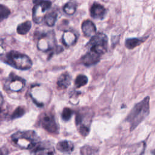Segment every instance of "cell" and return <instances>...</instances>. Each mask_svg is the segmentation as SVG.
<instances>
[{"label": "cell", "instance_id": "obj_1", "mask_svg": "<svg viewBox=\"0 0 155 155\" xmlns=\"http://www.w3.org/2000/svg\"><path fill=\"white\" fill-rule=\"evenodd\" d=\"M150 111V97H145L142 101L134 105L129 114L126 121L130 125V131L134 130L148 116Z\"/></svg>", "mask_w": 155, "mask_h": 155}, {"label": "cell", "instance_id": "obj_3", "mask_svg": "<svg viewBox=\"0 0 155 155\" xmlns=\"http://www.w3.org/2000/svg\"><path fill=\"white\" fill-rule=\"evenodd\" d=\"M4 61L10 66L22 70H28L32 66V61L27 55L15 51L8 53Z\"/></svg>", "mask_w": 155, "mask_h": 155}, {"label": "cell", "instance_id": "obj_17", "mask_svg": "<svg viewBox=\"0 0 155 155\" xmlns=\"http://www.w3.org/2000/svg\"><path fill=\"white\" fill-rule=\"evenodd\" d=\"M146 38H128L125 41V45L129 49H133L145 42Z\"/></svg>", "mask_w": 155, "mask_h": 155}, {"label": "cell", "instance_id": "obj_8", "mask_svg": "<svg viewBox=\"0 0 155 155\" xmlns=\"http://www.w3.org/2000/svg\"><path fill=\"white\" fill-rule=\"evenodd\" d=\"M41 126L48 132L53 134L58 133L59 127L54 116L50 113H44L41 117Z\"/></svg>", "mask_w": 155, "mask_h": 155}, {"label": "cell", "instance_id": "obj_4", "mask_svg": "<svg viewBox=\"0 0 155 155\" xmlns=\"http://www.w3.org/2000/svg\"><path fill=\"white\" fill-rule=\"evenodd\" d=\"M108 38L102 33H98L91 37L86 47L90 50L99 54H104L107 50Z\"/></svg>", "mask_w": 155, "mask_h": 155}, {"label": "cell", "instance_id": "obj_5", "mask_svg": "<svg viewBox=\"0 0 155 155\" xmlns=\"http://www.w3.org/2000/svg\"><path fill=\"white\" fill-rule=\"evenodd\" d=\"M32 17L33 21L40 24L44 19L45 12L51 8V2L48 0H33Z\"/></svg>", "mask_w": 155, "mask_h": 155}, {"label": "cell", "instance_id": "obj_18", "mask_svg": "<svg viewBox=\"0 0 155 155\" xmlns=\"http://www.w3.org/2000/svg\"><path fill=\"white\" fill-rule=\"evenodd\" d=\"M77 6L78 3L76 0H69L63 7V10L66 14L72 15L75 13Z\"/></svg>", "mask_w": 155, "mask_h": 155}, {"label": "cell", "instance_id": "obj_24", "mask_svg": "<svg viewBox=\"0 0 155 155\" xmlns=\"http://www.w3.org/2000/svg\"><path fill=\"white\" fill-rule=\"evenodd\" d=\"M25 110L23 107H18L13 111V114L11 116V118L12 119H16V118L21 117L25 114Z\"/></svg>", "mask_w": 155, "mask_h": 155}, {"label": "cell", "instance_id": "obj_10", "mask_svg": "<svg viewBox=\"0 0 155 155\" xmlns=\"http://www.w3.org/2000/svg\"><path fill=\"white\" fill-rule=\"evenodd\" d=\"M31 153L35 154H53V148L45 142H38L31 149Z\"/></svg>", "mask_w": 155, "mask_h": 155}, {"label": "cell", "instance_id": "obj_7", "mask_svg": "<svg viewBox=\"0 0 155 155\" xmlns=\"http://www.w3.org/2000/svg\"><path fill=\"white\" fill-rule=\"evenodd\" d=\"M55 43L56 40L53 32L41 33L37 42V47L41 51H47L54 47Z\"/></svg>", "mask_w": 155, "mask_h": 155}, {"label": "cell", "instance_id": "obj_15", "mask_svg": "<svg viewBox=\"0 0 155 155\" xmlns=\"http://www.w3.org/2000/svg\"><path fill=\"white\" fill-rule=\"evenodd\" d=\"M71 76L69 73L65 72L62 73L58 78L57 81V86L61 89H66L71 84Z\"/></svg>", "mask_w": 155, "mask_h": 155}, {"label": "cell", "instance_id": "obj_6", "mask_svg": "<svg viewBox=\"0 0 155 155\" xmlns=\"http://www.w3.org/2000/svg\"><path fill=\"white\" fill-rule=\"evenodd\" d=\"M87 111H79L76 113V124L79 133L83 136H87L90 132V116H87Z\"/></svg>", "mask_w": 155, "mask_h": 155}, {"label": "cell", "instance_id": "obj_19", "mask_svg": "<svg viewBox=\"0 0 155 155\" xmlns=\"http://www.w3.org/2000/svg\"><path fill=\"white\" fill-rule=\"evenodd\" d=\"M58 17V13L56 11H52L45 15L44 20L45 24L49 26L52 27L54 25Z\"/></svg>", "mask_w": 155, "mask_h": 155}, {"label": "cell", "instance_id": "obj_20", "mask_svg": "<svg viewBox=\"0 0 155 155\" xmlns=\"http://www.w3.org/2000/svg\"><path fill=\"white\" fill-rule=\"evenodd\" d=\"M31 27V22L30 21H27L18 25L16 28V31L18 34L24 35L27 34L30 31Z\"/></svg>", "mask_w": 155, "mask_h": 155}, {"label": "cell", "instance_id": "obj_12", "mask_svg": "<svg viewBox=\"0 0 155 155\" xmlns=\"http://www.w3.org/2000/svg\"><path fill=\"white\" fill-rule=\"evenodd\" d=\"M10 77V82L8 84V88L13 91H21L25 85V81L16 76H13Z\"/></svg>", "mask_w": 155, "mask_h": 155}, {"label": "cell", "instance_id": "obj_26", "mask_svg": "<svg viewBox=\"0 0 155 155\" xmlns=\"http://www.w3.org/2000/svg\"><path fill=\"white\" fill-rule=\"evenodd\" d=\"M3 54V48H2L1 46H0V55Z\"/></svg>", "mask_w": 155, "mask_h": 155}, {"label": "cell", "instance_id": "obj_22", "mask_svg": "<svg viewBox=\"0 0 155 155\" xmlns=\"http://www.w3.org/2000/svg\"><path fill=\"white\" fill-rule=\"evenodd\" d=\"M10 14V9L5 5L0 4V22L7 19Z\"/></svg>", "mask_w": 155, "mask_h": 155}, {"label": "cell", "instance_id": "obj_23", "mask_svg": "<svg viewBox=\"0 0 155 155\" xmlns=\"http://www.w3.org/2000/svg\"><path fill=\"white\" fill-rule=\"evenodd\" d=\"M97 149L90 146H84L81 148V152L82 154H94L97 153Z\"/></svg>", "mask_w": 155, "mask_h": 155}, {"label": "cell", "instance_id": "obj_14", "mask_svg": "<svg viewBox=\"0 0 155 155\" xmlns=\"http://www.w3.org/2000/svg\"><path fill=\"white\" fill-rule=\"evenodd\" d=\"M77 41L76 35L71 31H65L62 36V42L64 45L70 47L76 44Z\"/></svg>", "mask_w": 155, "mask_h": 155}, {"label": "cell", "instance_id": "obj_2", "mask_svg": "<svg viewBox=\"0 0 155 155\" xmlns=\"http://www.w3.org/2000/svg\"><path fill=\"white\" fill-rule=\"evenodd\" d=\"M11 139L17 147L22 149H31L39 142V137L33 130L17 131L12 135Z\"/></svg>", "mask_w": 155, "mask_h": 155}, {"label": "cell", "instance_id": "obj_21", "mask_svg": "<svg viewBox=\"0 0 155 155\" xmlns=\"http://www.w3.org/2000/svg\"><path fill=\"white\" fill-rule=\"evenodd\" d=\"M88 82V78L85 75L79 74L78 75L75 81H74V85L76 88H81L84 85H85Z\"/></svg>", "mask_w": 155, "mask_h": 155}, {"label": "cell", "instance_id": "obj_13", "mask_svg": "<svg viewBox=\"0 0 155 155\" xmlns=\"http://www.w3.org/2000/svg\"><path fill=\"white\" fill-rule=\"evenodd\" d=\"M82 31L86 37H92L96 34V27L90 20H85L82 24Z\"/></svg>", "mask_w": 155, "mask_h": 155}, {"label": "cell", "instance_id": "obj_25", "mask_svg": "<svg viewBox=\"0 0 155 155\" xmlns=\"http://www.w3.org/2000/svg\"><path fill=\"white\" fill-rule=\"evenodd\" d=\"M73 110L68 107H65L64 108L62 114H61V117L62 119L65 120V121H68L73 115Z\"/></svg>", "mask_w": 155, "mask_h": 155}, {"label": "cell", "instance_id": "obj_9", "mask_svg": "<svg viewBox=\"0 0 155 155\" xmlns=\"http://www.w3.org/2000/svg\"><path fill=\"white\" fill-rule=\"evenodd\" d=\"M91 16L96 19L102 20L107 15L106 8L97 2H94L90 10Z\"/></svg>", "mask_w": 155, "mask_h": 155}, {"label": "cell", "instance_id": "obj_16", "mask_svg": "<svg viewBox=\"0 0 155 155\" xmlns=\"http://www.w3.org/2000/svg\"><path fill=\"white\" fill-rule=\"evenodd\" d=\"M74 144L68 140H62L56 145V148L58 151L63 153H70L74 150Z\"/></svg>", "mask_w": 155, "mask_h": 155}, {"label": "cell", "instance_id": "obj_28", "mask_svg": "<svg viewBox=\"0 0 155 155\" xmlns=\"http://www.w3.org/2000/svg\"><path fill=\"white\" fill-rule=\"evenodd\" d=\"M0 99H1V96H0Z\"/></svg>", "mask_w": 155, "mask_h": 155}, {"label": "cell", "instance_id": "obj_11", "mask_svg": "<svg viewBox=\"0 0 155 155\" xmlns=\"http://www.w3.org/2000/svg\"><path fill=\"white\" fill-rule=\"evenodd\" d=\"M100 59L101 54L90 50L82 58L81 61L84 65L90 67L97 64L100 61Z\"/></svg>", "mask_w": 155, "mask_h": 155}, {"label": "cell", "instance_id": "obj_27", "mask_svg": "<svg viewBox=\"0 0 155 155\" xmlns=\"http://www.w3.org/2000/svg\"><path fill=\"white\" fill-rule=\"evenodd\" d=\"M151 153H152V154H155V150H154L151 152Z\"/></svg>", "mask_w": 155, "mask_h": 155}]
</instances>
